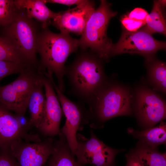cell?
<instances>
[{"mask_svg":"<svg viewBox=\"0 0 166 166\" xmlns=\"http://www.w3.org/2000/svg\"><path fill=\"white\" fill-rule=\"evenodd\" d=\"M51 81L66 117L65 124L60 132L65 137L71 151L74 156L77 146V132L84 123H87L85 110L67 98L54 83Z\"/></svg>","mask_w":166,"mask_h":166,"instance_id":"cell-10","label":"cell"},{"mask_svg":"<svg viewBox=\"0 0 166 166\" xmlns=\"http://www.w3.org/2000/svg\"><path fill=\"white\" fill-rule=\"evenodd\" d=\"M12 21L3 27L4 36L11 44L26 65L37 64L39 34L36 25L24 10L18 9Z\"/></svg>","mask_w":166,"mask_h":166,"instance_id":"cell-5","label":"cell"},{"mask_svg":"<svg viewBox=\"0 0 166 166\" xmlns=\"http://www.w3.org/2000/svg\"><path fill=\"white\" fill-rule=\"evenodd\" d=\"M164 7L160 1H154L151 13L146 18L145 26L143 30L151 34L158 33L166 35V21L163 9Z\"/></svg>","mask_w":166,"mask_h":166,"instance_id":"cell-18","label":"cell"},{"mask_svg":"<svg viewBox=\"0 0 166 166\" xmlns=\"http://www.w3.org/2000/svg\"><path fill=\"white\" fill-rule=\"evenodd\" d=\"M95 6L94 1L85 0L74 8L57 13L52 19V24L61 33L69 34L71 32L81 35L95 9Z\"/></svg>","mask_w":166,"mask_h":166,"instance_id":"cell-12","label":"cell"},{"mask_svg":"<svg viewBox=\"0 0 166 166\" xmlns=\"http://www.w3.org/2000/svg\"><path fill=\"white\" fill-rule=\"evenodd\" d=\"M150 80L156 89L164 93L166 91V65L162 61L156 60L150 65L148 68Z\"/></svg>","mask_w":166,"mask_h":166,"instance_id":"cell-19","label":"cell"},{"mask_svg":"<svg viewBox=\"0 0 166 166\" xmlns=\"http://www.w3.org/2000/svg\"><path fill=\"white\" fill-rule=\"evenodd\" d=\"M45 90V103L43 115L38 128L43 135L49 137L59 135L62 110L52 84L51 77L42 76Z\"/></svg>","mask_w":166,"mask_h":166,"instance_id":"cell-11","label":"cell"},{"mask_svg":"<svg viewBox=\"0 0 166 166\" xmlns=\"http://www.w3.org/2000/svg\"><path fill=\"white\" fill-rule=\"evenodd\" d=\"M139 135L151 148H153L160 144L165 143L166 124L164 122H161L157 126L140 132Z\"/></svg>","mask_w":166,"mask_h":166,"instance_id":"cell-20","label":"cell"},{"mask_svg":"<svg viewBox=\"0 0 166 166\" xmlns=\"http://www.w3.org/2000/svg\"><path fill=\"white\" fill-rule=\"evenodd\" d=\"M42 75L37 79L30 97L28 108L30 113V122L33 126L38 128L41 120L45 103L43 93Z\"/></svg>","mask_w":166,"mask_h":166,"instance_id":"cell-16","label":"cell"},{"mask_svg":"<svg viewBox=\"0 0 166 166\" xmlns=\"http://www.w3.org/2000/svg\"><path fill=\"white\" fill-rule=\"evenodd\" d=\"M131 96L128 90L106 81L87 103V123L93 128L97 121L104 122L114 117L130 115Z\"/></svg>","mask_w":166,"mask_h":166,"instance_id":"cell-3","label":"cell"},{"mask_svg":"<svg viewBox=\"0 0 166 166\" xmlns=\"http://www.w3.org/2000/svg\"><path fill=\"white\" fill-rule=\"evenodd\" d=\"M0 60L16 62L27 66L11 44L0 36Z\"/></svg>","mask_w":166,"mask_h":166,"instance_id":"cell-22","label":"cell"},{"mask_svg":"<svg viewBox=\"0 0 166 166\" xmlns=\"http://www.w3.org/2000/svg\"><path fill=\"white\" fill-rule=\"evenodd\" d=\"M136 96L137 111L144 123L153 125L165 118V103L156 93L143 87L138 89Z\"/></svg>","mask_w":166,"mask_h":166,"instance_id":"cell-13","label":"cell"},{"mask_svg":"<svg viewBox=\"0 0 166 166\" xmlns=\"http://www.w3.org/2000/svg\"><path fill=\"white\" fill-rule=\"evenodd\" d=\"M126 166H144L135 153L130 156L127 159Z\"/></svg>","mask_w":166,"mask_h":166,"instance_id":"cell-29","label":"cell"},{"mask_svg":"<svg viewBox=\"0 0 166 166\" xmlns=\"http://www.w3.org/2000/svg\"><path fill=\"white\" fill-rule=\"evenodd\" d=\"M102 61L91 50L81 49L73 63L65 67L71 91L87 104L105 81Z\"/></svg>","mask_w":166,"mask_h":166,"instance_id":"cell-2","label":"cell"},{"mask_svg":"<svg viewBox=\"0 0 166 166\" xmlns=\"http://www.w3.org/2000/svg\"><path fill=\"white\" fill-rule=\"evenodd\" d=\"M148 14L144 9L140 8H136L130 12L127 16L129 18L135 20L144 21Z\"/></svg>","mask_w":166,"mask_h":166,"instance_id":"cell-27","label":"cell"},{"mask_svg":"<svg viewBox=\"0 0 166 166\" xmlns=\"http://www.w3.org/2000/svg\"><path fill=\"white\" fill-rule=\"evenodd\" d=\"M42 28L37 48L40 57L38 71L46 76L54 74L57 80V86L63 93L65 64L69 56L77 50L79 47L78 39L73 38L69 34L53 33L48 27H42Z\"/></svg>","mask_w":166,"mask_h":166,"instance_id":"cell-1","label":"cell"},{"mask_svg":"<svg viewBox=\"0 0 166 166\" xmlns=\"http://www.w3.org/2000/svg\"><path fill=\"white\" fill-rule=\"evenodd\" d=\"M135 154L144 166H166L165 153H160L152 148L143 147Z\"/></svg>","mask_w":166,"mask_h":166,"instance_id":"cell-21","label":"cell"},{"mask_svg":"<svg viewBox=\"0 0 166 166\" xmlns=\"http://www.w3.org/2000/svg\"><path fill=\"white\" fill-rule=\"evenodd\" d=\"M44 2L47 3H55L70 6L73 5H77L83 2L85 0H43Z\"/></svg>","mask_w":166,"mask_h":166,"instance_id":"cell-28","label":"cell"},{"mask_svg":"<svg viewBox=\"0 0 166 166\" xmlns=\"http://www.w3.org/2000/svg\"><path fill=\"white\" fill-rule=\"evenodd\" d=\"M59 136V139L54 141L48 166H81L74 159L65 136L61 132Z\"/></svg>","mask_w":166,"mask_h":166,"instance_id":"cell-17","label":"cell"},{"mask_svg":"<svg viewBox=\"0 0 166 166\" xmlns=\"http://www.w3.org/2000/svg\"><path fill=\"white\" fill-rule=\"evenodd\" d=\"M37 76L32 68L27 67L10 83L0 86V105L16 115H24Z\"/></svg>","mask_w":166,"mask_h":166,"instance_id":"cell-6","label":"cell"},{"mask_svg":"<svg viewBox=\"0 0 166 166\" xmlns=\"http://www.w3.org/2000/svg\"><path fill=\"white\" fill-rule=\"evenodd\" d=\"M27 67L26 65L16 62L0 60V81L9 75L21 73Z\"/></svg>","mask_w":166,"mask_h":166,"instance_id":"cell-24","label":"cell"},{"mask_svg":"<svg viewBox=\"0 0 166 166\" xmlns=\"http://www.w3.org/2000/svg\"><path fill=\"white\" fill-rule=\"evenodd\" d=\"M166 47L165 42L155 39L142 29L134 32L125 30L118 42L113 44L111 56L123 53L138 54L144 56L148 62L156 52L165 49Z\"/></svg>","mask_w":166,"mask_h":166,"instance_id":"cell-7","label":"cell"},{"mask_svg":"<svg viewBox=\"0 0 166 166\" xmlns=\"http://www.w3.org/2000/svg\"><path fill=\"white\" fill-rule=\"evenodd\" d=\"M17 8L24 10L29 18H34L42 23L43 27H48V22L56 15L50 10L43 0H15Z\"/></svg>","mask_w":166,"mask_h":166,"instance_id":"cell-15","label":"cell"},{"mask_svg":"<svg viewBox=\"0 0 166 166\" xmlns=\"http://www.w3.org/2000/svg\"><path fill=\"white\" fill-rule=\"evenodd\" d=\"M54 141L49 137L43 141L19 140L10 147V152L20 166H43L51 155Z\"/></svg>","mask_w":166,"mask_h":166,"instance_id":"cell-9","label":"cell"},{"mask_svg":"<svg viewBox=\"0 0 166 166\" xmlns=\"http://www.w3.org/2000/svg\"><path fill=\"white\" fill-rule=\"evenodd\" d=\"M41 141L38 135L28 133L21 127L16 115L0 105V148L10 147L15 141Z\"/></svg>","mask_w":166,"mask_h":166,"instance_id":"cell-14","label":"cell"},{"mask_svg":"<svg viewBox=\"0 0 166 166\" xmlns=\"http://www.w3.org/2000/svg\"><path fill=\"white\" fill-rule=\"evenodd\" d=\"M77 146L75 155L81 165L89 164L94 166H110L117 152L100 140L93 131L87 139L77 134Z\"/></svg>","mask_w":166,"mask_h":166,"instance_id":"cell-8","label":"cell"},{"mask_svg":"<svg viewBox=\"0 0 166 166\" xmlns=\"http://www.w3.org/2000/svg\"><path fill=\"white\" fill-rule=\"evenodd\" d=\"M0 166H20L12 155L10 147L0 148Z\"/></svg>","mask_w":166,"mask_h":166,"instance_id":"cell-25","label":"cell"},{"mask_svg":"<svg viewBox=\"0 0 166 166\" xmlns=\"http://www.w3.org/2000/svg\"><path fill=\"white\" fill-rule=\"evenodd\" d=\"M110 7V4L106 1H101L99 6L91 14L78 39L81 49L89 48L102 60L107 61L111 56L113 44L107 36V29L110 19L117 12L113 11Z\"/></svg>","mask_w":166,"mask_h":166,"instance_id":"cell-4","label":"cell"},{"mask_svg":"<svg viewBox=\"0 0 166 166\" xmlns=\"http://www.w3.org/2000/svg\"><path fill=\"white\" fill-rule=\"evenodd\" d=\"M126 30L130 32L136 31L146 24V21H140L129 18L127 15L123 17L121 20Z\"/></svg>","mask_w":166,"mask_h":166,"instance_id":"cell-26","label":"cell"},{"mask_svg":"<svg viewBox=\"0 0 166 166\" xmlns=\"http://www.w3.org/2000/svg\"><path fill=\"white\" fill-rule=\"evenodd\" d=\"M18 10L14 0H0V27H3L9 24Z\"/></svg>","mask_w":166,"mask_h":166,"instance_id":"cell-23","label":"cell"}]
</instances>
